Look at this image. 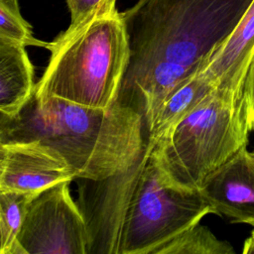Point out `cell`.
I'll return each instance as SVG.
<instances>
[{
  "label": "cell",
  "instance_id": "1",
  "mask_svg": "<svg viewBox=\"0 0 254 254\" xmlns=\"http://www.w3.org/2000/svg\"><path fill=\"white\" fill-rule=\"evenodd\" d=\"M76 202L89 233L88 254H154L213 213L199 190L173 181L148 139L126 170L80 180Z\"/></svg>",
  "mask_w": 254,
  "mask_h": 254
},
{
  "label": "cell",
  "instance_id": "2",
  "mask_svg": "<svg viewBox=\"0 0 254 254\" xmlns=\"http://www.w3.org/2000/svg\"><path fill=\"white\" fill-rule=\"evenodd\" d=\"M0 129V143L38 140L53 147L79 180H102L126 170L147 142L142 116L118 101L97 109L33 96L17 117L1 118Z\"/></svg>",
  "mask_w": 254,
  "mask_h": 254
},
{
  "label": "cell",
  "instance_id": "3",
  "mask_svg": "<svg viewBox=\"0 0 254 254\" xmlns=\"http://www.w3.org/2000/svg\"><path fill=\"white\" fill-rule=\"evenodd\" d=\"M47 49L51 58L36 83L37 99L57 97L97 109L117 101L130 48L116 0H103L81 21L69 24Z\"/></svg>",
  "mask_w": 254,
  "mask_h": 254
},
{
  "label": "cell",
  "instance_id": "4",
  "mask_svg": "<svg viewBox=\"0 0 254 254\" xmlns=\"http://www.w3.org/2000/svg\"><path fill=\"white\" fill-rule=\"evenodd\" d=\"M253 0H138L123 13L129 76L159 62L202 68Z\"/></svg>",
  "mask_w": 254,
  "mask_h": 254
},
{
  "label": "cell",
  "instance_id": "5",
  "mask_svg": "<svg viewBox=\"0 0 254 254\" xmlns=\"http://www.w3.org/2000/svg\"><path fill=\"white\" fill-rule=\"evenodd\" d=\"M249 132L241 102L231 91L216 87L155 149L173 181L199 190L212 171L247 146Z\"/></svg>",
  "mask_w": 254,
  "mask_h": 254
},
{
  "label": "cell",
  "instance_id": "6",
  "mask_svg": "<svg viewBox=\"0 0 254 254\" xmlns=\"http://www.w3.org/2000/svg\"><path fill=\"white\" fill-rule=\"evenodd\" d=\"M63 182L35 195L18 236L17 254H88L83 214Z\"/></svg>",
  "mask_w": 254,
  "mask_h": 254
},
{
  "label": "cell",
  "instance_id": "7",
  "mask_svg": "<svg viewBox=\"0 0 254 254\" xmlns=\"http://www.w3.org/2000/svg\"><path fill=\"white\" fill-rule=\"evenodd\" d=\"M74 179L66 160L47 144L38 140L0 143V190L39 193Z\"/></svg>",
  "mask_w": 254,
  "mask_h": 254
},
{
  "label": "cell",
  "instance_id": "8",
  "mask_svg": "<svg viewBox=\"0 0 254 254\" xmlns=\"http://www.w3.org/2000/svg\"><path fill=\"white\" fill-rule=\"evenodd\" d=\"M199 190L214 214L254 227V152L239 149L205 178Z\"/></svg>",
  "mask_w": 254,
  "mask_h": 254
},
{
  "label": "cell",
  "instance_id": "9",
  "mask_svg": "<svg viewBox=\"0 0 254 254\" xmlns=\"http://www.w3.org/2000/svg\"><path fill=\"white\" fill-rule=\"evenodd\" d=\"M254 56V0L235 29L209 56L204 72L218 88L231 91L241 102L244 82Z\"/></svg>",
  "mask_w": 254,
  "mask_h": 254
},
{
  "label": "cell",
  "instance_id": "10",
  "mask_svg": "<svg viewBox=\"0 0 254 254\" xmlns=\"http://www.w3.org/2000/svg\"><path fill=\"white\" fill-rule=\"evenodd\" d=\"M34 68L25 46L0 39L1 118L17 117L34 96Z\"/></svg>",
  "mask_w": 254,
  "mask_h": 254
},
{
  "label": "cell",
  "instance_id": "11",
  "mask_svg": "<svg viewBox=\"0 0 254 254\" xmlns=\"http://www.w3.org/2000/svg\"><path fill=\"white\" fill-rule=\"evenodd\" d=\"M216 87V84L201 70L188 77L160 105L151 126L146 131V138L156 143L192 112Z\"/></svg>",
  "mask_w": 254,
  "mask_h": 254
},
{
  "label": "cell",
  "instance_id": "12",
  "mask_svg": "<svg viewBox=\"0 0 254 254\" xmlns=\"http://www.w3.org/2000/svg\"><path fill=\"white\" fill-rule=\"evenodd\" d=\"M38 193L0 190V254H17L18 236L31 199Z\"/></svg>",
  "mask_w": 254,
  "mask_h": 254
},
{
  "label": "cell",
  "instance_id": "13",
  "mask_svg": "<svg viewBox=\"0 0 254 254\" xmlns=\"http://www.w3.org/2000/svg\"><path fill=\"white\" fill-rule=\"evenodd\" d=\"M227 241L219 240L211 230L199 222L172 238L154 254H234Z\"/></svg>",
  "mask_w": 254,
  "mask_h": 254
},
{
  "label": "cell",
  "instance_id": "14",
  "mask_svg": "<svg viewBox=\"0 0 254 254\" xmlns=\"http://www.w3.org/2000/svg\"><path fill=\"white\" fill-rule=\"evenodd\" d=\"M0 39L25 47L36 46L47 49L49 45L33 36L32 27L20 13L18 0H0Z\"/></svg>",
  "mask_w": 254,
  "mask_h": 254
},
{
  "label": "cell",
  "instance_id": "15",
  "mask_svg": "<svg viewBox=\"0 0 254 254\" xmlns=\"http://www.w3.org/2000/svg\"><path fill=\"white\" fill-rule=\"evenodd\" d=\"M241 104L250 132H254V56L251 60L244 82Z\"/></svg>",
  "mask_w": 254,
  "mask_h": 254
},
{
  "label": "cell",
  "instance_id": "16",
  "mask_svg": "<svg viewBox=\"0 0 254 254\" xmlns=\"http://www.w3.org/2000/svg\"><path fill=\"white\" fill-rule=\"evenodd\" d=\"M69 13L70 24H75L90 14L103 0H65Z\"/></svg>",
  "mask_w": 254,
  "mask_h": 254
},
{
  "label": "cell",
  "instance_id": "17",
  "mask_svg": "<svg viewBox=\"0 0 254 254\" xmlns=\"http://www.w3.org/2000/svg\"><path fill=\"white\" fill-rule=\"evenodd\" d=\"M242 252L244 254H254V230L244 242V247Z\"/></svg>",
  "mask_w": 254,
  "mask_h": 254
},
{
  "label": "cell",
  "instance_id": "18",
  "mask_svg": "<svg viewBox=\"0 0 254 254\" xmlns=\"http://www.w3.org/2000/svg\"><path fill=\"white\" fill-rule=\"evenodd\" d=\"M253 152H254V151H253Z\"/></svg>",
  "mask_w": 254,
  "mask_h": 254
}]
</instances>
